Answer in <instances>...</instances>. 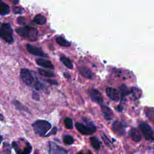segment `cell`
<instances>
[{"label": "cell", "mask_w": 154, "mask_h": 154, "mask_svg": "<svg viewBox=\"0 0 154 154\" xmlns=\"http://www.w3.org/2000/svg\"><path fill=\"white\" fill-rule=\"evenodd\" d=\"M20 76L22 81L29 87L38 90H43L45 88L43 84L36 77L34 76L28 69H22L20 72Z\"/></svg>", "instance_id": "1"}, {"label": "cell", "mask_w": 154, "mask_h": 154, "mask_svg": "<svg viewBox=\"0 0 154 154\" xmlns=\"http://www.w3.org/2000/svg\"><path fill=\"white\" fill-rule=\"evenodd\" d=\"M12 147L16 154H30L32 146L29 143L23 138H18L12 143Z\"/></svg>", "instance_id": "2"}, {"label": "cell", "mask_w": 154, "mask_h": 154, "mask_svg": "<svg viewBox=\"0 0 154 154\" xmlns=\"http://www.w3.org/2000/svg\"><path fill=\"white\" fill-rule=\"evenodd\" d=\"M16 32L20 36L28 38L31 41H35L38 35V30L37 28L29 26L18 27L16 29Z\"/></svg>", "instance_id": "3"}, {"label": "cell", "mask_w": 154, "mask_h": 154, "mask_svg": "<svg viewBox=\"0 0 154 154\" xmlns=\"http://www.w3.org/2000/svg\"><path fill=\"white\" fill-rule=\"evenodd\" d=\"M32 127L35 134L45 137L51 129V124L45 120H37L33 123Z\"/></svg>", "instance_id": "4"}, {"label": "cell", "mask_w": 154, "mask_h": 154, "mask_svg": "<svg viewBox=\"0 0 154 154\" xmlns=\"http://www.w3.org/2000/svg\"><path fill=\"white\" fill-rule=\"evenodd\" d=\"M0 37L9 44L14 42L13 29L11 25L8 23H3L0 26Z\"/></svg>", "instance_id": "5"}, {"label": "cell", "mask_w": 154, "mask_h": 154, "mask_svg": "<svg viewBox=\"0 0 154 154\" xmlns=\"http://www.w3.org/2000/svg\"><path fill=\"white\" fill-rule=\"evenodd\" d=\"M142 135L147 141L154 140V131L151 126L146 122H141L138 125Z\"/></svg>", "instance_id": "6"}, {"label": "cell", "mask_w": 154, "mask_h": 154, "mask_svg": "<svg viewBox=\"0 0 154 154\" xmlns=\"http://www.w3.org/2000/svg\"><path fill=\"white\" fill-rule=\"evenodd\" d=\"M75 126L77 130L84 135H90L93 134L96 131V128L94 125L86 126L81 123L76 122L75 123Z\"/></svg>", "instance_id": "7"}, {"label": "cell", "mask_w": 154, "mask_h": 154, "mask_svg": "<svg viewBox=\"0 0 154 154\" xmlns=\"http://www.w3.org/2000/svg\"><path fill=\"white\" fill-rule=\"evenodd\" d=\"M106 94L107 96L113 101L118 102L121 99L120 93L119 90H117L115 88L112 87H108L105 90Z\"/></svg>", "instance_id": "8"}, {"label": "cell", "mask_w": 154, "mask_h": 154, "mask_svg": "<svg viewBox=\"0 0 154 154\" xmlns=\"http://www.w3.org/2000/svg\"><path fill=\"white\" fill-rule=\"evenodd\" d=\"M88 94L91 99L99 104L103 103V97L102 94L96 89L91 88L88 90Z\"/></svg>", "instance_id": "9"}, {"label": "cell", "mask_w": 154, "mask_h": 154, "mask_svg": "<svg viewBox=\"0 0 154 154\" xmlns=\"http://www.w3.org/2000/svg\"><path fill=\"white\" fill-rule=\"evenodd\" d=\"M49 149L50 154H67V151L64 148L58 146L54 142H49Z\"/></svg>", "instance_id": "10"}, {"label": "cell", "mask_w": 154, "mask_h": 154, "mask_svg": "<svg viewBox=\"0 0 154 154\" xmlns=\"http://www.w3.org/2000/svg\"><path fill=\"white\" fill-rule=\"evenodd\" d=\"M26 49L28 50V51L35 56H38V57H48V55L46 54H45L44 53V52L42 50V49H40V48L36 47L35 46H33L31 44H27L26 46Z\"/></svg>", "instance_id": "11"}, {"label": "cell", "mask_w": 154, "mask_h": 154, "mask_svg": "<svg viewBox=\"0 0 154 154\" xmlns=\"http://www.w3.org/2000/svg\"><path fill=\"white\" fill-rule=\"evenodd\" d=\"M112 129L118 136H122L124 134L125 129L123 125L119 121H115L112 125Z\"/></svg>", "instance_id": "12"}, {"label": "cell", "mask_w": 154, "mask_h": 154, "mask_svg": "<svg viewBox=\"0 0 154 154\" xmlns=\"http://www.w3.org/2000/svg\"><path fill=\"white\" fill-rule=\"evenodd\" d=\"M129 135L131 139L135 142H140L141 140L142 134L139 129L132 128L129 131Z\"/></svg>", "instance_id": "13"}, {"label": "cell", "mask_w": 154, "mask_h": 154, "mask_svg": "<svg viewBox=\"0 0 154 154\" xmlns=\"http://www.w3.org/2000/svg\"><path fill=\"white\" fill-rule=\"evenodd\" d=\"M101 111L102 114L106 120H110L113 117V112L108 106L106 105H102L101 106Z\"/></svg>", "instance_id": "14"}, {"label": "cell", "mask_w": 154, "mask_h": 154, "mask_svg": "<svg viewBox=\"0 0 154 154\" xmlns=\"http://www.w3.org/2000/svg\"><path fill=\"white\" fill-rule=\"evenodd\" d=\"M79 73L87 79H91L94 76V73L87 67H81L79 68Z\"/></svg>", "instance_id": "15"}, {"label": "cell", "mask_w": 154, "mask_h": 154, "mask_svg": "<svg viewBox=\"0 0 154 154\" xmlns=\"http://www.w3.org/2000/svg\"><path fill=\"white\" fill-rule=\"evenodd\" d=\"M36 63L40 66L48 68V69H54V67L52 64V63L48 60H46L45 58H38L36 60Z\"/></svg>", "instance_id": "16"}, {"label": "cell", "mask_w": 154, "mask_h": 154, "mask_svg": "<svg viewBox=\"0 0 154 154\" xmlns=\"http://www.w3.org/2000/svg\"><path fill=\"white\" fill-rule=\"evenodd\" d=\"M119 92L120 93V96L122 99H124V98L128 96L129 94L131 93V90H130L126 85H122L119 87Z\"/></svg>", "instance_id": "17"}, {"label": "cell", "mask_w": 154, "mask_h": 154, "mask_svg": "<svg viewBox=\"0 0 154 154\" xmlns=\"http://www.w3.org/2000/svg\"><path fill=\"white\" fill-rule=\"evenodd\" d=\"M10 13L9 6L0 0V14L1 15H6Z\"/></svg>", "instance_id": "18"}, {"label": "cell", "mask_w": 154, "mask_h": 154, "mask_svg": "<svg viewBox=\"0 0 154 154\" xmlns=\"http://www.w3.org/2000/svg\"><path fill=\"white\" fill-rule=\"evenodd\" d=\"M33 21L35 23L38 24V25H44L46 23V19L45 16H43V15L38 14H37L33 19Z\"/></svg>", "instance_id": "19"}, {"label": "cell", "mask_w": 154, "mask_h": 154, "mask_svg": "<svg viewBox=\"0 0 154 154\" xmlns=\"http://www.w3.org/2000/svg\"><path fill=\"white\" fill-rule=\"evenodd\" d=\"M90 144L93 149H94L96 150H97L100 149L101 143H100V141L96 137H90Z\"/></svg>", "instance_id": "20"}, {"label": "cell", "mask_w": 154, "mask_h": 154, "mask_svg": "<svg viewBox=\"0 0 154 154\" xmlns=\"http://www.w3.org/2000/svg\"><path fill=\"white\" fill-rule=\"evenodd\" d=\"M146 116L151 121L154 122V108L150 107H146L144 109Z\"/></svg>", "instance_id": "21"}, {"label": "cell", "mask_w": 154, "mask_h": 154, "mask_svg": "<svg viewBox=\"0 0 154 154\" xmlns=\"http://www.w3.org/2000/svg\"><path fill=\"white\" fill-rule=\"evenodd\" d=\"M60 61L67 68L73 69V64H72L71 60L68 57H64V56L61 57H60Z\"/></svg>", "instance_id": "22"}, {"label": "cell", "mask_w": 154, "mask_h": 154, "mask_svg": "<svg viewBox=\"0 0 154 154\" xmlns=\"http://www.w3.org/2000/svg\"><path fill=\"white\" fill-rule=\"evenodd\" d=\"M56 42L60 46L64 47H69L70 46V43L62 37H58L55 39Z\"/></svg>", "instance_id": "23"}, {"label": "cell", "mask_w": 154, "mask_h": 154, "mask_svg": "<svg viewBox=\"0 0 154 154\" xmlns=\"http://www.w3.org/2000/svg\"><path fill=\"white\" fill-rule=\"evenodd\" d=\"M38 71L41 75H43L46 77H53L55 76L54 73L51 70H45L43 69H38Z\"/></svg>", "instance_id": "24"}, {"label": "cell", "mask_w": 154, "mask_h": 154, "mask_svg": "<svg viewBox=\"0 0 154 154\" xmlns=\"http://www.w3.org/2000/svg\"><path fill=\"white\" fill-rule=\"evenodd\" d=\"M64 125L67 129H72L73 127V123L72 119L69 117H66L64 120Z\"/></svg>", "instance_id": "25"}, {"label": "cell", "mask_w": 154, "mask_h": 154, "mask_svg": "<svg viewBox=\"0 0 154 154\" xmlns=\"http://www.w3.org/2000/svg\"><path fill=\"white\" fill-rule=\"evenodd\" d=\"M63 142L64 143V144H66L67 145H70V144L73 143L74 138L71 135H66L63 137Z\"/></svg>", "instance_id": "26"}, {"label": "cell", "mask_w": 154, "mask_h": 154, "mask_svg": "<svg viewBox=\"0 0 154 154\" xmlns=\"http://www.w3.org/2000/svg\"><path fill=\"white\" fill-rule=\"evenodd\" d=\"M140 90H139L137 88L132 87L131 89V93L132 94L133 97L136 99L141 97V94L140 93Z\"/></svg>", "instance_id": "27"}, {"label": "cell", "mask_w": 154, "mask_h": 154, "mask_svg": "<svg viewBox=\"0 0 154 154\" xmlns=\"http://www.w3.org/2000/svg\"><path fill=\"white\" fill-rule=\"evenodd\" d=\"M101 137H102V138L103 141H104L105 144L108 147L111 148V147H112V143H111V141L109 140V138H108L105 134H103V133L102 134Z\"/></svg>", "instance_id": "28"}, {"label": "cell", "mask_w": 154, "mask_h": 154, "mask_svg": "<svg viewBox=\"0 0 154 154\" xmlns=\"http://www.w3.org/2000/svg\"><path fill=\"white\" fill-rule=\"evenodd\" d=\"M13 104L15 105V106L19 110L21 111H26V109H25V108H24V106L20 103L17 100H14L13 101Z\"/></svg>", "instance_id": "29"}, {"label": "cell", "mask_w": 154, "mask_h": 154, "mask_svg": "<svg viewBox=\"0 0 154 154\" xmlns=\"http://www.w3.org/2000/svg\"><path fill=\"white\" fill-rule=\"evenodd\" d=\"M13 11H14V13L16 14H20L23 11V9L21 7H17V6L13 8Z\"/></svg>", "instance_id": "30"}, {"label": "cell", "mask_w": 154, "mask_h": 154, "mask_svg": "<svg viewBox=\"0 0 154 154\" xmlns=\"http://www.w3.org/2000/svg\"><path fill=\"white\" fill-rule=\"evenodd\" d=\"M57 127H54L51 131H50L48 134H47L46 135H45V137H48V136H49L51 135H52V134H55L57 133Z\"/></svg>", "instance_id": "31"}, {"label": "cell", "mask_w": 154, "mask_h": 154, "mask_svg": "<svg viewBox=\"0 0 154 154\" xmlns=\"http://www.w3.org/2000/svg\"><path fill=\"white\" fill-rule=\"evenodd\" d=\"M32 98L35 100H39L40 99V96H39V94L37 93H35V92H33V94H32Z\"/></svg>", "instance_id": "32"}, {"label": "cell", "mask_w": 154, "mask_h": 154, "mask_svg": "<svg viewBox=\"0 0 154 154\" xmlns=\"http://www.w3.org/2000/svg\"><path fill=\"white\" fill-rule=\"evenodd\" d=\"M46 81L50 83V84H54L57 83L56 81H54V80H51V79H47Z\"/></svg>", "instance_id": "33"}, {"label": "cell", "mask_w": 154, "mask_h": 154, "mask_svg": "<svg viewBox=\"0 0 154 154\" xmlns=\"http://www.w3.org/2000/svg\"><path fill=\"white\" fill-rule=\"evenodd\" d=\"M12 3H13L14 4H17L19 2V0H10Z\"/></svg>", "instance_id": "34"}, {"label": "cell", "mask_w": 154, "mask_h": 154, "mask_svg": "<svg viewBox=\"0 0 154 154\" xmlns=\"http://www.w3.org/2000/svg\"><path fill=\"white\" fill-rule=\"evenodd\" d=\"M64 76L65 77H66V78H67L70 77V75L69 73H64Z\"/></svg>", "instance_id": "35"}, {"label": "cell", "mask_w": 154, "mask_h": 154, "mask_svg": "<svg viewBox=\"0 0 154 154\" xmlns=\"http://www.w3.org/2000/svg\"><path fill=\"white\" fill-rule=\"evenodd\" d=\"M2 139H3L1 135H0V144H1V143H2Z\"/></svg>", "instance_id": "36"}, {"label": "cell", "mask_w": 154, "mask_h": 154, "mask_svg": "<svg viewBox=\"0 0 154 154\" xmlns=\"http://www.w3.org/2000/svg\"><path fill=\"white\" fill-rule=\"evenodd\" d=\"M0 120H3V116H2V115H0Z\"/></svg>", "instance_id": "37"}, {"label": "cell", "mask_w": 154, "mask_h": 154, "mask_svg": "<svg viewBox=\"0 0 154 154\" xmlns=\"http://www.w3.org/2000/svg\"><path fill=\"white\" fill-rule=\"evenodd\" d=\"M77 154H84V153H82L81 152H78Z\"/></svg>", "instance_id": "38"}, {"label": "cell", "mask_w": 154, "mask_h": 154, "mask_svg": "<svg viewBox=\"0 0 154 154\" xmlns=\"http://www.w3.org/2000/svg\"><path fill=\"white\" fill-rule=\"evenodd\" d=\"M87 154H92V153L90 152V151H88V153H87Z\"/></svg>", "instance_id": "39"}]
</instances>
